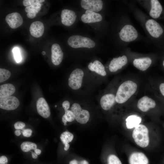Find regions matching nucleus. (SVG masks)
Segmentation results:
<instances>
[{
	"mask_svg": "<svg viewBox=\"0 0 164 164\" xmlns=\"http://www.w3.org/2000/svg\"><path fill=\"white\" fill-rule=\"evenodd\" d=\"M69 87L80 97H88L99 84L87 70L80 67L74 68L68 80Z\"/></svg>",
	"mask_w": 164,
	"mask_h": 164,
	"instance_id": "obj_1",
	"label": "nucleus"
},
{
	"mask_svg": "<svg viewBox=\"0 0 164 164\" xmlns=\"http://www.w3.org/2000/svg\"><path fill=\"white\" fill-rule=\"evenodd\" d=\"M137 84L131 80H127L118 87L115 94L116 102L121 104L126 102L136 92Z\"/></svg>",
	"mask_w": 164,
	"mask_h": 164,
	"instance_id": "obj_2",
	"label": "nucleus"
},
{
	"mask_svg": "<svg viewBox=\"0 0 164 164\" xmlns=\"http://www.w3.org/2000/svg\"><path fill=\"white\" fill-rule=\"evenodd\" d=\"M67 43L74 49H92L96 46L95 42L91 38L80 35H73L68 39Z\"/></svg>",
	"mask_w": 164,
	"mask_h": 164,
	"instance_id": "obj_3",
	"label": "nucleus"
},
{
	"mask_svg": "<svg viewBox=\"0 0 164 164\" xmlns=\"http://www.w3.org/2000/svg\"><path fill=\"white\" fill-rule=\"evenodd\" d=\"M132 137L135 143L139 146L145 148L149 143V131L144 125L139 124L135 127L133 131Z\"/></svg>",
	"mask_w": 164,
	"mask_h": 164,
	"instance_id": "obj_4",
	"label": "nucleus"
},
{
	"mask_svg": "<svg viewBox=\"0 0 164 164\" xmlns=\"http://www.w3.org/2000/svg\"><path fill=\"white\" fill-rule=\"evenodd\" d=\"M87 70L98 84L100 79L105 77L107 74L104 66L97 59L94 60L88 63Z\"/></svg>",
	"mask_w": 164,
	"mask_h": 164,
	"instance_id": "obj_5",
	"label": "nucleus"
},
{
	"mask_svg": "<svg viewBox=\"0 0 164 164\" xmlns=\"http://www.w3.org/2000/svg\"><path fill=\"white\" fill-rule=\"evenodd\" d=\"M79 101H74L70 107L75 120L79 123L84 124L87 123L90 118V113L87 110L84 108Z\"/></svg>",
	"mask_w": 164,
	"mask_h": 164,
	"instance_id": "obj_6",
	"label": "nucleus"
},
{
	"mask_svg": "<svg viewBox=\"0 0 164 164\" xmlns=\"http://www.w3.org/2000/svg\"><path fill=\"white\" fill-rule=\"evenodd\" d=\"M101 108L104 111L111 109L116 103L115 94L112 93H104L98 97Z\"/></svg>",
	"mask_w": 164,
	"mask_h": 164,
	"instance_id": "obj_7",
	"label": "nucleus"
},
{
	"mask_svg": "<svg viewBox=\"0 0 164 164\" xmlns=\"http://www.w3.org/2000/svg\"><path fill=\"white\" fill-rule=\"evenodd\" d=\"M119 36L122 41L130 42L134 41L137 38L138 33L133 26L127 25L121 30L119 33Z\"/></svg>",
	"mask_w": 164,
	"mask_h": 164,
	"instance_id": "obj_8",
	"label": "nucleus"
},
{
	"mask_svg": "<svg viewBox=\"0 0 164 164\" xmlns=\"http://www.w3.org/2000/svg\"><path fill=\"white\" fill-rule=\"evenodd\" d=\"M19 105V102L17 98L10 96L0 99V108L7 110H12L17 108Z\"/></svg>",
	"mask_w": 164,
	"mask_h": 164,
	"instance_id": "obj_9",
	"label": "nucleus"
},
{
	"mask_svg": "<svg viewBox=\"0 0 164 164\" xmlns=\"http://www.w3.org/2000/svg\"><path fill=\"white\" fill-rule=\"evenodd\" d=\"M80 4L81 7L86 10L98 13L102 9L103 3L101 0H82Z\"/></svg>",
	"mask_w": 164,
	"mask_h": 164,
	"instance_id": "obj_10",
	"label": "nucleus"
},
{
	"mask_svg": "<svg viewBox=\"0 0 164 164\" xmlns=\"http://www.w3.org/2000/svg\"><path fill=\"white\" fill-rule=\"evenodd\" d=\"M146 28L150 34L155 38H158L163 32V30L159 24L153 19L148 20L145 23Z\"/></svg>",
	"mask_w": 164,
	"mask_h": 164,
	"instance_id": "obj_11",
	"label": "nucleus"
},
{
	"mask_svg": "<svg viewBox=\"0 0 164 164\" xmlns=\"http://www.w3.org/2000/svg\"><path fill=\"white\" fill-rule=\"evenodd\" d=\"M61 18L62 23L66 26H70L75 22L77 15L73 10L64 9L61 11Z\"/></svg>",
	"mask_w": 164,
	"mask_h": 164,
	"instance_id": "obj_12",
	"label": "nucleus"
},
{
	"mask_svg": "<svg viewBox=\"0 0 164 164\" xmlns=\"http://www.w3.org/2000/svg\"><path fill=\"white\" fill-rule=\"evenodd\" d=\"M127 62V58L125 55L114 58L111 61L109 65V70L111 72H116L126 65Z\"/></svg>",
	"mask_w": 164,
	"mask_h": 164,
	"instance_id": "obj_13",
	"label": "nucleus"
},
{
	"mask_svg": "<svg viewBox=\"0 0 164 164\" xmlns=\"http://www.w3.org/2000/svg\"><path fill=\"white\" fill-rule=\"evenodd\" d=\"M5 21L12 29H15L20 26L23 23V20L20 14L18 12H13L7 15Z\"/></svg>",
	"mask_w": 164,
	"mask_h": 164,
	"instance_id": "obj_14",
	"label": "nucleus"
},
{
	"mask_svg": "<svg viewBox=\"0 0 164 164\" xmlns=\"http://www.w3.org/2000/svg\"><path fill=\"white\" fill-rule=\"evenodd\" d=\"M82 21L85 23L99 22L102 20L101 15L98 13L86 10L81 17Z\"/></svg>",
	"mask_w": 164,
	"mask_h": 164,
	"instance_id": "obj_15",
	"label": "nucleus"
},
{
	"mask_svg": "<svg viewBox=\"0 0 164 164\" xmlns=\"http://www.w3.org/2000/svg\"><path fill=\"white\" fill-rule=\"evenodd\" d=\"M51 50L52 63L55 66L59 65L62 62L63 57V53L60 45L56 43L53 44Z\"/></svg>",
	"mask_w": 164,
	"mask_h": 164,
	"instance_id": "obj_16",
	"label": "nucleus"
},
{
	"mask_svg": "<svg viewBox=\"0 0 164 164\" xmlns=\"http://www.w3.org/2000/svg\"><path fill=\"white\" fill-rule=\"evenodd\" d=\"M36 108L38 113L43 117L47 118L50 116V108L44 98L41 97L36 102Z\"/></svg>",
	"mask_w": 164,
	"mask_h": 164,
	"instance_id": "obj_17",
	"label": "nucleus"
},
{
	"mask_svg": "<svg viewBox=\"0 0 164 164\" xmlns=\"http://www.w3.org/2000/svg\"><path fill=\"white\" fill-rule=\"evenodd\" d=\"M156 106L155 101L147 96H144L138 101L137 107L143 112H146L150 109L154 108Z\"/></svg>",
	"mask_w": 164,
	"mask_h": 164,
	"instance_id": "obj_18",
	"label": "nucleus"
},
{
	"mask_svg": "<svg viewBox=\"0 0 164 164\" xmlns=\"http://www.w3.org/2000/svg\"><path fill=\"white\" fill-rule=\"evenodd\" d=\"M44 27L43 23L40 21L32 22L30 27L29 31L31 35L35 38H39L43 35Z\"/></svg>",
	"mask_w": 164,
	"mask_h": 164,
	"instance_id": "obj_19",
	"label": "nucleus"
},
{
	"mask_svg": "<svg viewBox=\"0 0 164 164\" xmlns=\"http://www.w3.org/2000/svg\"><path fill=\"white\" fill-rule=\"evenodd\" d=\"M130 164H148L149 160L146 155L141 152H134L129 158Z\"/></svg>",
	"mask_w": 164,
	"mask_h": 164,
	"instance_id": "obj_20",
	"label": "nucleus"
},
{
	"mask_svg": "<svg viewBox=\"0 0 164 164\" xmlns=\"http://www.w3.org/2000/svg\"><path fill=\"white\" fill-rule=\"evenodd\" d=\"M151 63L152 60L148 57L135 59L133 61V65L138 69L142 71L146 70Z\"/></svg>",
	"mask_w": 164,
	"mask_h": 164,
	"instance_id": "obj_21",
	"label": "nucleus"
},
{
	"mask_svg": "<svg viewBox=\"0 0 164 164\" xmlns=\"http://www.w3.org/2000/svg\"><path fill=\"white\" fill-rule=\"evenodd\" d=\"M151 8L149 15L153 18H157L160 16L162 12V7L158 0H151Z\"/></svg>",
	"mask_w": 164,
	"mask_h": 164,
	"instance_id": "obj_22",
	"label": "nucleus"
},
{
	"mask_svg": "<svg viewBox=\"0 0 164 164\" xmlns=\"http://www.w3.org/2000/svg\"><path fill=\"white\" fill-rule=\"evenodd\" d=\"M15 91L14 86L10 84L2 85L0 86V97L3 98L11 96Z\"/></svg>",
	"mask_w": 164,
	"mask_h": 164,
	"instance_id": "obj_23",
	"label": "nucleus"
},
{
	"mask_svg": "<svg viewBox=\"0 0 164 164\" xmlns=\"http://www.w3.org/2000/svg\"><path fill=\"white\" fill-rule=\"evenodd\" d=\"M141 118L136 115H131L126 119V126L128 129L135 128L141 122Z\"/></svg>",
	"mask_w": 164,
	"mask_h": 164,
	"instance_id": "obj_24",
	"label": "nucleus"
},
{
	"mask_svg": "<svg viewBox=\"0 0 164 164\" xmlns=\"http://www.w3.org/2000/svg\"><path fill=\"white\" fill-rule=\"evenodd\" d=\"M41 7V4L39 3L34 5L26 7L25 10V12L27 13V17L30 19L35 18L36 15L40 11Z\"/></svg>",
	"mask_w": 164,
	"mask_h": 164,
	"instance_id": "obj_25",
	"label": "nucleus"
},
{
	"mask_svg": "<svg viewBox=\"0 0 164 164\" xmlns=\"http://www.w3.org/2000/svg\"><path fill=\"white\" fill-rule=\"evenodd\" d=\"M73 135L69 132H64L60 135V138L61 141L64 145V149L67 150L70 147L69 143L72 141L73 138Z\"/></svg>",
	"mask_w": 164,
	"mask_h": 164,
	"instance_id": "obj_26",
	"label": "nucleus"
},
{
	"mask_svg": "<svg viewBox=\"0 0 164 164\" xmlns=\"http://www.w3.org/2000/svg\"><path fill=\"white\" fill-rule=\"evenodd\" d=\"M62 120L65 125H67V122H71L75 120L74 115L71 110L70 108V110L65 111V113L62 117Z\"/></svg>",
	"mask_w": 164,
	"mask_h": 164,
	"instance_id": "obj_27",
	"label": "nucleus"
},
{
	"mask_svg": "<svg viewBox=\"0 0 164 164\" xmlns=\"http://www.w3.org/2000/svg\"><path fill=\"white\" fill-rule=\"evenodd\" d=\"M21 150L24 152H27L32 149L35 150L37 149L36 145L33 142H25L21 145Z\"/></svg>",
	"mask_w": 164,
	"mask_h": 164,
	"instance_id": "obj_28",
	"label": "nucleus"
},
{
	"mask_svg": "<svg viewBox=\"0 0 164 164\" xmlns=\"http://www.w3.org/2000/svg\"><path fill=\"white\" fill-rule=\"evenodd\" d=\"M11 73L8 70L0 68V82L2 83L8 79L11 76Z\"/></svg>",
	"mask_w": 164,
	"mask_h": 164,
	"instance_id": "obj_29",
	"label": "nucleus"
},
{
	"mask_svg": "<svg viewBox=\"0 0 164 164\" xmlns=\"http://www.w3.org/2000/svg\"><path fill=\"white\" fill-rule=\"evenodd\" d=\"M107 164H122L119 159L114 155H110L107 159Z\"/></svg>",
	"mask_w": 164,
	"mask_h": 164,
	"instance_id": "obj_30",
	"label": "nucleus"
},
{
	"mask_svg": "<svg viewBox=\"0 0 164 164\" xmlns=\"http://www.w3.org/2000/svg\"><path fill=\"white\" fill-rule=\"evenodd\" d=\"M44 1V0H24L23 1V4L24 6L26 7L39 3H41Z\"/></svg>",
	"mask_w": 164,
	"mask_h": 164,
	"instance_id": "obj_31",
	"label": "nucleus"
},
{
	"mask_svg": "<svg viewBox=\"0 0 164 164\" xmlns=\"http://www.w3.org/2000/svg\"><path fill=\"white\" fill-rule=\"evenodd\" d=\"M13 52L16 61L17 63L20 62L21 60V57L19 49L17 47L14 48L13 50Z\"/></svg>",
	"mask_w": 164,
	"mask_h": 164,
	"instance_id": "obj_32",
	"label": "nucleus"
},
{
	"mask_svg": "<svg viewBox=\"0 0 164 164\" xmlns=\"http://www.w3.org/2000/svg\"><path fill=\"white\" fill-rule=\"evenodd\" d=\"M25 124L21 121H18L15 123L14 125L15 128L16 130L22 129L25 126Z\"/></svg>",
	"mask_w": 164,
	"mask_h": 164,
	"instance_id": "obj_33",
	"label": "nucleus"
},
{
	"mask_svg": "<svg viewBox=\"0 0 164 164\" xmlns=\"http://www.w3.org/2000/svg\"><path fill=\"white\" fill-rule=\"evenodd\" d=\"M62 106L65 111L69 110L71 107L70 101L68 100L63 101L62 103Z\"/></svg>",
	"mask_w": 164,
	"mask_h": 164,
	"instance_id": "obj_34",
	"label": "nucleus"
},
{
	"mask_svg": "<svg viewBox=\"0 0 164 164\" xmlns=\"http://www.w3.org/2000/svg\"><path fill=\"white\" fill-rule=\"evenodd\" d=\"M22 132L24 137H29L31 136L32 131L30 129H26L22 130Z\"/></svg>",
	"mask_w": 164,
	"mask_h": 164,
	"instance_id": "obj_35",
	"label": "nucleus"
},
{
	"mask_svg": "<svg viewBox=\"0 0 164 164\" xmlns=\"http://www.w3.org/2000/svg\"><path fill=\"white\" fill-rule=\"evenodd\" d=\"M8 162V160L6 156L2 155L0 157V164H7Z\"/></svg>",
	"mask_w": 164,
	"mask_h": 164,
	"instance_id": "obj_36",
	"label": "nucleus"
},
{
	"mask_svg": "<svg viewBox=\"0 0 164 164\" xmlns=\"http://www.w3.org/2000/svg\"><path fill=\"white\" fill-rule=\"evenodd\" d=\"M159 90L162 94L164 96V83L160 84Z\"/></svg>",
	"mask_w": 164,
	"mask_h": 164,
	"instance_id": "obj_37",
	"label": "nucleus"
},
{
	"mask_svg": "<svg viewBox=\"0 0 164 164\" xmlns=\"http://www.w3.org/2000/svg\"><path fill=\"white\" fill-rule=\"evenodd\" d=\"M77 164H89L88 162L86 160H83L80 161H78Z\"/></svg>",
	"mask_w": 164,
	"mask_h": 164,
	"instance_id": "obj_38",
	"label": "nucleus"
},
{
	"mask_svg": "<svg viewBox=\"0 0 164 164\" xmlns=\"http://www.w3.org/2000/svg\"><path fill=\"white\" fill-rule=\"evenodd\" d=\"M32 156V158L34 159H36L38 157V155L35 152L31 151Z\"/></svg>",
	"mask_w": 164,
	"mask_h": 164,
	"instance_id": "obj_39",
	"label": "nucleus"
},
{
	"mask_svg": "<svg viewBox=\"0 0 164 164\" xmlns=\"http://www.w3.org/2000/svg\"><path fill=\"white\" fill-rule=\"evenodd\" d=\"M21 131L19 130H16L15 132V134L17 136H19L21 135Z\"/></svg>",
	"mask_w": 164,
	"mask_h": 164,
	"instance_id": "obj_40",
	"label": "nucleus"
},
{
	"mask_svg": "<svg viewBox=\"0 0 164 164\" xmlns=\"http://www.w3.org/2000/svg\"><path fill=\"white\" fill-rule=\"evenodd\" d=\"M34 152L36 153L37 155H40L41 153V150L39 149H36L34 150Z\"/></svg>",
	"mask_w": 164,
	"mask_h": 164,
	"instance_id": "obj_41",
	"label": "nucleus"
},
{
	"mask_svg": "<svg viewBox=\"0 0 164 164\" xmlns=\"http://www.w3.org/2000/svg\"><path fill=\"white\" fill-rule=\"evenodd\" d=\"M78 162V161L76 159H73L70 161L69 164H77Z\"/></svg>",
	"mask_w": 164,
	"mask_h": 164,
	"instance_id": "obj_42",
	"label": "nucleus"
},
{
	"mask_svg": "<svg viewBox=\"0 0 164 164\" xmlns=\"http://www.w3.org/2000/svg\"><path fill=\"white\" fill-rule=\"evenodd\" d=\"M42 53L43 55H45L46 54V52L45 51H43L42 52Z\"/></svg>",
	"mask_w": 164,
	"mask_h": 164,
	"instance_id": "obj_43",
	"label": "nucleus"
},
{
	"mask_svg": "<svg viewBox=\"0 0 164 164\" xmlns=\"http://www.w3.org/2000/svg\"><path fill=\"white\" fill-rule=\"evenodd\" d=\"M163 65L164 67V60L163 61Z\"/></svg>",
	"mask_w": 164,
	"mask_h": 164,
	"instance_id": "obj_44",
	"label": "nucleus"
},
{
	"mask_svg": "<svg viewBox=\"0 0 164 164\" xmlns=\"http://www.w3.org/2000/svg\"><path fill=\"white\" fill-rule=\"evenodd\" d=\"M56 107V105H55V107Z\"/></svg>",
	"mask_w": 164,
	"mask_h": 164,
	"instance_id": "obj_45",
	"label": "nucleus"
}]
</instances>
